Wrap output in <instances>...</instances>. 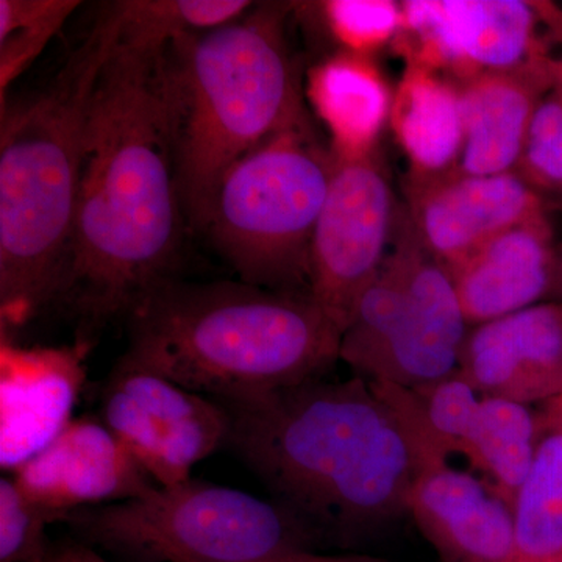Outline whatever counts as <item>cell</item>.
<instances>
[{
	"mask_svg": "<svg viewBox=\"0 0 562 562\" xmlns=\"http://www.w3.org/2000/svg\"><path fill=\"white\" fill-rule=\"evenodd\" d=\"M550 14H552L554 25H557L558 32L562 36V7L550 2Z\"/></svg>",
	"mask_w": 562,
	"mask_h": 562,
	"instance_id": "31",
	"label": "cell"
},
{
	"mask_svg": "<svg viewBox=\"0 0 562 562\" xmlns=\"http://www.w3.org/2000/svg\"><path fill=\"white\" fill-rule=\"evenodd\" d=\"M120 27L111 3L44 88L2 103L0 317L27 324L52 305L68 255L92 91Z\"/></svg>",
	"mask_w": 562,
	"mask_h": 562,
	"instance_id": "4",
	"label": "cell"
},
{
	"mask_svg": "<svg viewBox=\"0 0 562 562\" xmlns=\"http://www.w3.org/2000/svg\"><path fill=\"white\" fill-rule=\"evenodd\" d=\"M469 330L452 277L398 210L386 260L342 333L339 360L368 382L416 390L460 369Z\"/></svg>",
	"mask_w": 562,
	"mask_h": 562,
	"instance_id": "8",
	"label": "cell"
},
{
	"mask_svg": "<svg viewBox=\"0 0 562 562\" xmlns=\"http://www.w3.org/2000/svg\"><path fill=\"white\" fill-rule=\"evenodd\" d=\"M460 372L482 397L530 405L562 395V302H541L476 325Z\"/></svg>",
	"mask_w": 562,
	"mask_h": 562,
	"instance_id": "16",
	"label": "cell"
},
{
	"mask_svg": "<svg viewBox=\"0 0 562 562\" xmlns=\"http://www.w3.org/2000/svg\"><path fill=\"white\" fill-rule=\"evenodd\" d=\"M561 70L562 57L457 81L464 128L457 171L465 176L516 172L539 102Z\"/></svg>",
	"mask_w": 562,
	"mask_h": 562,
	"instance_id": "17",
	"label": "cell"
},
{
	"mask_svg": "<svg viewBox=\"0 0 562 562\" xmlns=\"http://www.w3.org/2000/svg\"><path fill=\"white\" fill-rule=\"evenodd\" d=\"M517 173L538 190H562V70L539 102Z\"/></svg>",
	"mask_w": 562,
	"mask_h": 562,
	"instance_id": "28",
	"label": "cell"
},
{
	"mask_svg": "<svg viewBox=\"0 0 562 562\" xmlns=\"http://www.w3.org/2000/svg\"><path fill=\"white\" fill-rule=\"evenodd\" d=\"M390 121L408 158L409 183L457 171L464 140L457 81L443 79L438 70L408 63L392 98Z\"/></svg>",
	"mask_w": 562,
	"mask_h": 562,
	"instance_id": "19",
	"label": "cell"
},
{
	"mask_svg": "<svg viewBox=\"0 0 562 562\" xmlns=\"http://www.w3.org/2000/svg\"><path fill=\"white\" fill-rule=\"evenodd\" d=\"M31 501L68 522L72 513L131 501L158 486L102 424L80 417L13 471Z\"/></svg>",
	"mask_w": 562,
	"mask_h": 562,
	"instance_id": "14",
	"label": "cell"
},
{
	"mask_svg": "<svg viewBox=\"0 0 562 562\" xmlns=\"http://www.w3.org/2000/svg\"><path fill=\"white\" fill-rule=\"evenodd\" d=\"M68 524L79 542L128 562H271L319 547L279 503L192 479L79 509Z\"/></svg>",
	"mask_w": 562,
	"mask_h": 562,
	"instance_id": "7",
	"label": "cell"
},
{
	"mask_svg": "<svg viewBox=\"0 0 562 562\" xmlns=\"http://www.w3.org/2000/svg\"><path fill=\"white\" fill-rule=\"evenodd\" d=\"M402 38L413 65L447 69L454 81L562 57L547 2L409 0Z\"/></svg>",
	"mask_w": 562,
	"mask_h": 562,
	"instance_id": "9",
	"label": "cell"
},
{
	"mask_svg": "<svg viewBox=\"0 0 562 562\" xmlns=\"http://www.w3.org/2000/svg\"><path fill=\"white\" fill-rule=\"evenodd\" d=\"M538 439V414L528 405L482 397L461 454L514 509L517 494L531 471Z\"/></svg>",
	"mask_w": 562,
	"mask_h": 562,
	"instance_id": "22",
	"label": "cell"
},
{
	"mask_svg": "<svg viewBox=\"0 0 562 562\" xmlns=\"http://www.w3.org/2000/svg\"><path fill=\"white\" fill-rule=\"evenodd\" d=\"M271 562H397L386 560V558L371 557V554L347 553V554H321L314 550L297 552L281 557Z\"/></svg>",
	"mask_w": 562,
	"mask_h": 562,
	"instance_id": "30",
	"label": "cell"
},
{
	"mask_svg": "<svg viewBox=\"0 0 562 562\" xmlns=\"http://www.w3.org/2000/svg\"><path fill=\"white\" fill-rule=\"evenodd\" d=\"M166 47L132 43L120 33L92 91L76 220L52 302L87 333L131 316L169 280L176 261L187 217Z\"/></svg>",
	"mask_w": 562,
	"mask_h": 562,
	"instance_id": "1",
	"label": "cell"
},
{
	"mask_svg": "<svg viewBox=\"0 0 562 562\" xmlns=\"http://www.w3.org/2000/svg\"><path fill=\"white\" fill-rule=\"evenodd\" d=\"M88 342L60 349L0 347V464L16 471L69 424L83 387Z\"/></svg>",
	"mask_w": 562,
	"mask_h": 562,
	"instance_id": "15",
	"label": "cell"
},
{
	"mask_svg": "<svg viewBox=\"0 0 562 562\" xmlns=\"http://www.w3.org/2000/svg\"><path fill=\"white\" fill-rule=\"evenodd\" d=\"M397 216L375 154L336 160L314 228L310 294L341 333L386 260Z\"/></svg>",
	"mask_w": 562,
	"mask_h": 562,
	"instance_id": "11",
	"label": "cell"
},
{
	"mask_svg": "<svg viewBox=\"0 0 562 562\" xmlns=\"http://www.w3.org/2000/svg\"><path fill=\"white\" fill-rule=\"evenodd\" d=\"M333 40L341 52L368 55L397 38L402 27L401 3L387 0H331L316 3Z\"/></svg>",
	"mask_w": 562,
	"mask_h": 562,
	"instance_id": "26",
	"label": "cell"
},
{
	"mask_svg": "<svg viewBox=\"0 0 562 562\" xmlns=\"http://www.w3.org/2000/svg\"><path fill=\"white\" fill-rule=\"evenodd\" d=\"M76 0H0V99L27 70L70 14Z\"/></svg>",
	"mask_w": 562,
	"mask_h": 562,
	"instance_id": "24",
	"label": "cell"
},
{
	"mask_svg": "<svg viewBox=\"0 0 562 562\" xmlns=\"http://www.w3.org/2000/svg\"><path fill=\"white\" fill-rule=\"evenodd\" d=\"M553 294L560 295L562 299V255L558 257L557 281H554Z\"/></svg>",
	"mask_w": 562,
	"mask_h": 562,
	"instance_id": "32",
	"label": "cell"
},
{
	"mask_svg": "<svg viewBox=\"0 0 562 562\" xmlns=\"http://www.w3.org/2000/svg\"><path fill=\"white\" fill-rule=\"evenodd\" d=\"M414 454L409 517L442 562H516L514 514L490 484L458 471L425 430L412 394L384 391Z\"/></svg>",
	"mask_w": 562,
	"mask_h": 562,
	"instance_id": "12",
	"label": "cell"
},
{
	"mask_svg": "<svg viewBox=\"0 0 562 562\" xmlns=\"http://www.w3.org/2000/svg\"><path fill=\"white\" fill-rule=\"evenodd\" d=\"M122 38L166 47L187 33L209 31L246 14V0H125L113 2Z\"/></svg>",
	"mask_w": 562,
	"mask_h": 562,
	"instance_id": "23",
	"label": "cell"
},
{
	"mask_svg": "<svg viewBox=\"0 0 562 562\" xmlns=\"http://www.w3.org/2000/svg\"><path fill=\"white\" fill-rule=\"evenodd\" d=\"M124 358L217 402L324 379L342 333L310 294L162 281L133 310Z\"/></svg>",
	"mask_w": 562,
	"mask_h": 562,
	"instance_id": "3",
	"label": "cell"
},
{
	"mask_svg": "<svg viewBox=\"0 0 562 562\" xmlns=\"http://www.w3.org/2000/svg\"><path fill=\"white\" fill-rule=\"evenodd\" d=\"M220 403L227 446L317 546H353L409 517L412 443L368 380L324 376Z\"/></svg>",
	"mask_w": 562,
	"mask_h": 562,
	"instance_id": "2",
	"label": "cell"
},
{
	"mask_svg": "<svg viewBox=\"0 0 562 562\" xmlns=\"http://www.w3.org/2000/svg\"><path fill=\"white\" fill-rule=\"evenodd\" d=\"M447 271L469 327L541 303L553 294L558 272L549 217L501 233Z\"/></svg>",
	"mask_w": 562,
	"mask_h": 562,
	"instance_id": "18",
	"label": "cell"
},
{
	"mask_svg": "<svg viewBox=\"0 0 562 562\" xmlns=\"http://www.w3.org/2000/svg\"><path fill=\"white\" fill-rule=\"evenodd\" d=\"M49 562H110L101 552L79 541L54 543Z\"/></svg>",
	"mask_w": 562,
	"mask_h": 562,
	"instance_id": "29",
	"label": "cell"
},
{
	"mask_svg": "<svg viewBox=\"0 0 562 562\" xmlns=\"http://www.w3.org/2000/svg\"><path fill=\"white\" fill-rule=\"evenodd\" d=\"M54 514L31 501L13 479L0 480V562H49Z\"/></svg>",
	"mask_w": 562,
	"mask_h": 562,
	"instance_id": "27",
	"label": "cell"
},
{
	"mask_svg": "<svg viewBox=\"0 0 562 562\" xmlns=\"http://www.w3.org/2000/svg\"><path fill=\"white\" fill-rule=\"evenodd\" d=\"M409 221L417 238L449 269L501 233L546 216L538 191L520 173L454 171L409 183Z\"/></svg>",
	"mask_w": 562,
	"mask_h": 562,
	"instance_id": "13",
	"label": "cell"
},
{
	"mask_svg": "<svg viewBox=\"0 0 562 562\" xmlns=\"http://www.w3.org/2000/svg\"><path fill=\"white\" fill-rule=\"evenodd\" d=\"M560 562H562V558H561Z\"/></svg>",
	"mask_w": 562,
	"mask_h": 562,
	"instance_id": "33",
	"label": "cell"
},
{
	"mask_svg": "<svg viewBox=\"0 0 562 562\" xmlns=\"http://www.w3.org/2000/svg\"><path fill=\"white\" fill-rule=\"evenodd\" d=\"M101 420L158 486L191 480L231 432L222 403L124 357L103 387Z\"/></svg>",
	"mask_w": 562,
	"mask_h": 562,
	"instance_id": "10",
	"label": "cell"
},
{
	"mask_svg": "<svg viewBox=\"0 0 562 562\" xmlns=\"http://www.w3.org/2000/svg\"><path fill=\"white\" fill-rule=\"evenodd\" d=\"M335 166L306 124L266 140L225 172L202 231L243 283L310 294L314 228Z\"/></svg>",
	"mask_w": 562,
	"mask_h": 562,
	"instance_id": "6",
	"label": "cell"
},
{
	"mask_svg": "<svg viewBox=\"0 0 562 562\" xmlns=\"http://www.w3.org/2000/svg\"><path fill=\"white\" fill-rule=\"evenodd\" d=\"M286 3H257L166 47L181 206L203 227L225 172L281 132L310 124L286 36Z\"/></svg>",
	"mask_w": 562,
	"mask_h": 562,
	"instance_id": "5",
	"label": "cell"
},
{
	"mask_svg": "<svg viewBox=\"0 0 562 562\" xmlns=\"http://www.w3.org/2000/svg\"><path fill=\"white\" fill-rule=\"evenodd\" d=\"M310 102L331 135L336 160L375 154L380 133L391 117L392 98L368 55L339 52L308 76Z\"/></svg>",
	"mask_w": 562,
	"mask_h": 562,
	"instance_id": "20",
	"label": "cell"
},
{
	"mask_svg": "<svg viewBox=\"0 0 562 562\" xmlns=\"http://www.w3.org/2000/svg\"><path fill=\"white\" fill-rule=\"evenodd\" d=\"M412 391L424 427L447 454H461L479 412L482 395L460 369L438 382Z\"/></svg>",
	"mask_w": 562,
	"mask_h": 562,
	"instance_id": "25",
	"label": "cell"
},
{
	"mask_svg": "<svg viewBox=\"0 0 562 562\" xmlns=\"http://www.w3.org/2000/svg\"><path fill=\"white\" fill-rule=\"evenodd\" d=\"M538 449L514 503L516 562L562 558V395L538 413Z\"/></svg>",
	"mask_w": 562,
	"mask_h": 562,
	"instance_id": "21",
	"label": "cell"
}]
</instances>
